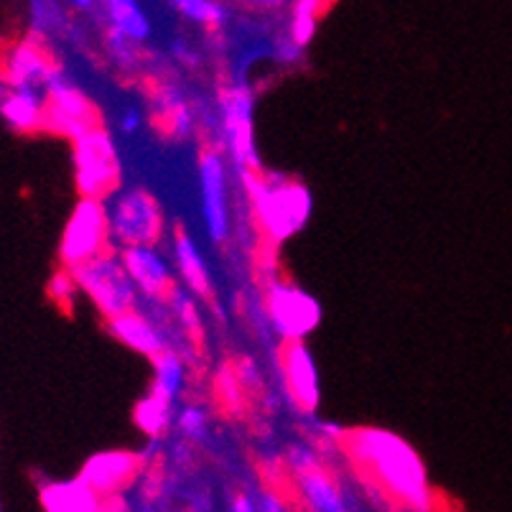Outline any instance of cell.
Wrapping results in <instances>:
<instances>
[{
  "mask_svg": "<svg viewBox=\"0 0 512 512\" xmlns=\"http://www.w3.org/2000/svg\"><path fill=\"white\" fill-rule=\"evenodd\" d=\"M342 446L355 467L390 500L416 512L431 510L434 492L428 484L426 467L406 439L385 428H355L347 431Z\"/></svg>",
  "mask_w": 512,
  "mask_h": 512,
  "instance_id": "cell-1",
  "label": "cell"
},
{
  "mask_svg": "<svg viewBox=\"0 0 512 512\" xmlns=\"http://www.w3.org/2000/svg\"><path fill=\"white\" fill-rule=\"evenodd\" d=\"M242 179L253 199L258 227L268 240L283 242L306 225L311 214V194L304 184L263 171L245 174Z\"/></svg>",
  "mask_w": 512,
  "mask_h": 512,
  "instance_id": "cell-2",
  "label": "cell"
},
{
  "mask_svg": "<svg viewBox=\"0 0 512 512\" xmlns=\"http://www.w3.org/2000/svg\"><path fill=\"white\" fill-rule=\"evenodd\" d=\"M74 181L82 199L107 202L123 189V161L110 130H90L74 141Z\"/></svg>",
  "mask_w": 512,
  "mask_h": 512,
  "instance_id": "cell-3",
  "label": "cell"
},
{
  "mask_svg": "<svg viewBox=\"0 0 512 512\" xmlns=\"http://www.w3.org/2000/svg\"><path fill=\"white\" fill-rule=\"evenodd\" d=\"M72 276L79 291L85 293L107 321L138 309V288L115 250H107L72 268Z\"/></svg>",
  "mask_w": 512,
  "mask_h": 512,
  "instance_id": "cell-4",
  "label": "cell"
},
{
  "mask_svg": "<svg viewBox=\"0 0 512 512\" xmlns=\"http://www.w3.org/2000/svg\"><path fill=\"white\" fill-rule=\"evenodd\" d=\"M105 207L110 242L120 250L156 245L164 235V209L146 189H138V186L120 189L115 197L107 199Z\"/></svg>",
  "mask_w": 512,
  "mask_h": 512,
  "instance_id": "cell-5",
  "label": "cell"
},
{
  "mask_svg": "<svg viewBox=\"0 0 512 512\" xmlns=\"http://www.w3.org/2000/svg\"><path fill=\"white\" fill-rule=\"evenodd\" d=\"M220 125L217 133L222 136L227 156L237 166L242 176L258 174L260 158L255 148V95L245 82H235L230 87L220 90Z\"/></svg>",
  "mask_w": 512,
  "mask_h": 512,
  "instance_id": "cell-6",
  "label": "cell"
},
{
  "mask_svg": "<svg viewBox=\"0 0 512 512\" xmlns=\"http://www.w3.org/2000/svg\"><path fill=\"white\" fill-rule=\"evenodd\" d=\"M265 309L276 337L286 342H304L321 319V306L304 288L288 281H271L265 286Z\"/></svg>",
  "mask_w": 512,
  "mask_h": 512,
  "instance_id": "cell-7",
  "label": "cell"
},
{
  "mask_svg": "<svg viewBox=\"0 0 512 512\" xmlns=\"http://www.w3.org/2000/svg\"><path fill=\"white\" fill-rule=\"evenodd\" d=\"M107 250H113V242H110L105 202L79 199L67 227H64L62 245H59L62 268L72 271L77 265L107 253Z\"/></svg>",
  "mask_w": 512,
  "mask_h": 512,
  "instance_id": "cell-8",
  "label": "cell"
},
{
  "mask_svg": "<svg viewBox=\"0 0 512 512\" xmlns=\"http://www.w3.org/2000/svg\"><path fill=\"white\" fill-rule=\"evenodd\" d=\"M44 128L72 141L100 128L97 105L64 72H59L46 90Z\"/></svg>",
  "mask_w": 512,
  "mask_h": 512,
  "instance_id": "cell-9",
  "label": "cell"
},
{
  "mask_svg": "<svg viewBox=\"0 0 512 512\" xmlns=\"http://www.w3.org/2000/svg\"><path fill=\"white\" fill-rule=\"evenodd\" d=\"M199 197H202V220L209 240L225 242L230 235L227 164L225 156L214 148H204L199 156Z\"/></svg>",
  "mask_w": 512,
  "mask_h": 512,
  "instance_id": "cell-10",
  "label": "cell"
},
{
  "mask_svg": "<svg viewBox=\"0 0 512 512\" xmlns=\"http://www.w3.org/2000/svg\"><path fill=\"white\" fill-rule=\"evenodd\" d=\"M143 472L141 454L133 451H102L95 454L79 472V482L90 487L100 500L115 497L136 482Z\"/></svg>",
  "mask_w": 512,
  "mask_h": 512,
  "instance_id": "cell-11",
  "label": "cell"
},
{
  "mask_svg": "<svg viewBox=\"0 0 512 512\" xmlns=\"http://www.w3.org/2000/svg\"><path fill=\"white\" fill-rule=\"evenodd\" d=\"M171 327H176V321L171 319L169 309H166L161 321H156L143 309L130 311V314H123L110 321V332H113L118 342H123L125 347L138 352V355L151 357V360H156L158 355H164L166 349H169Z\"/></svg>",
  "mask_w": 512,
  "mask_h": 512,
  "instance_id": "cell-12",
  "label": "cell"
},
{
  "mask_svg": "<svg viewBox=\"0 0 512 512\" xmlns=\"http://www.w3.org/2000/svg\"><path fill=\"white\" fill-rule=\"evenodd\" d=\"M281 367L286 377V390L291 400L299 406V411L314 413L319 408L321 388L319 370L311 349L306 342H286L281 347Z\"/></svg>",
  "mask_w": 512,
  "mask_h": 512,
  "instance_id": "cell-13",
  "label": "cell"
},
{
  "mask_svg": "<svg viewBox=\"0 0 512 512\" xmlns=\"http://www.w3.org/2000/svg\"><path fill=\"white\" fill-rule=\"evenodd\" d=\"M125 271L136 283L138 293L148 301H164L171 288L176 286L166 258L156 250V245H141V248L118 250Z\"/></svg>",
  "mask_w": 512,
  "mask_h": 512,
  "instance_id": "cell-14",
  "label": "cell"
},
{
  "mask_svg": "<svg viewBox=\"0 0 512 512\" xmlns=\"http://www.w3.org/2000/svg\"><path fill=\"white\" fill-rule=\"evenodd\" d=\"M3 72L16 87L36 92L46 100V90L62 69L46 54L44 46L36 44V41H23V44L13 46L8 62L3 64Z\"/></svg>",
  "mask_w": 512,
  "mask_h": 512,
  "instance_id": "cell-15",
  "label": "cell"
},
{
  "mask_svg": "<svg viewBox=\"0 0 512 512\" xmlns=\"http://www.w3.org/2000/svg\"><path fill=\"white\" fill-rule=\"evenodd\" d=\"M293 492L301 512H352L342 487L327 469L293 477Z\"/></svg>",
  "mask_w": 512,
  "mask_h": 512,
  "instance_id": "cell-16",
  "label": "cell"
},
{
  "mask_svg": "<svg viewBox=\"0 0 512 512\" xmlns=\"http://www.w3.org/2000/svg\"><path fill=\"white\" fill-rule=\"evenodd\" d=\"M174 258L176 271L181 276V286L199 299H212V278H209L207 260L202 248L197 245L189 232L179 230L174 237Z\"/></svg>",
  "mask_w": 512,
  "mask_h": 512,
  "instance_id": "cell-17",
  "label": "cell"
},
{
  "mask_svg": "<svg viewBox=\"0 0 512 512\" xmlns=\"http://www.w3.org/2000/svg\"><path fill=\"white\" fill-rule=\"evenodd\" d=\"M102 11H105L102 18H105L110 31H118L120 36L138 46L151 39L153 23L136 0H107V3H102Z\"/></svg>",
  "mask_w": 512,
  "mask_h": 512,
  "instance_id": "cell-18",
  "label": "cell"
},
{
  "mask_svg": "<svg viewBox=\"0 0 512 512\" xmlns=\"http://www.w3.org/2000/svg\"><path fill=\"white\" fill-rule=\"evenodd\" d=\"M153 97H156L158 120L169 128V133L179 138L194 136L197 120L192 115V107H189L186 97L174 85H158Z\"/></svg>",
  "mask_w": 512,
  "mask_h": 512,
  "instance_id": "cell-19",
  "label": "cell"
},
{
  "mask_svg": "<svg viewBox=\"0 0 512 512\" xmlns=\"http://www.w3.org/2000/svg\"><path fill=\"white\" fill-rule=\"evenodd\" d=\"M186 388V365L181 360L179 352L166 349L164 355H158L153 360V383L151 393L153 398L164 400L169 406H176V400L181 398Z\"/></svg>",
  "mask_w": 512,
  "mask_h": 512,
  "instance_id": "cell-20",
  "label": "cell"
},
{
  "mask_svg": "<svg viewBox=\"0 0 512 512\" xmlns=\"http://www.w3.org/2000/svg\"><path fill=\"white\" fill-rule=\"evenodd\" d=\"M46 510L49 512H97L100 510V497L85 487V484L72 482V484H57L51 487L44 495Z\"/></svg>",
  "mask_w": 512,
  "mask_h": 512,
  "instance_id": "cell-21",
  "label": "cell"
},
{
  "mask_svg": "<svg viewBox=\"0 0 512 512\" xmlns=\"http://www.w3.org/2000/svg\"><path fill=\"white\" fill-rule=\"evenodd\" d=\"M166 309H169L171 319L176 321V327L186 334V337H197L202 332V316L197 309V296L186 291L184 286L176 283L169 291V296L164 299Z\"/></svg>",
  "mask_w": 512,
  "mask_h": 512,
  "instance_id": "cell-22",
  "label": "cell"
},
{
  "mask_svg": "<svg viewBox=\"0 0 512 512\" xmlns=\"http://www.w3.org/2000/svg\"><path fill=\"white\" fill-rule=\"evenodd\" d=\"M174 416L176 408L164 403V400L153 398V395H146L136 408L138 428L146 436H151V439H161L171 428V423H174Z\"/></svg>",
  "mask_w": 512,
  "mask_h": 512,
  "instance_id": "cell-23",
  "label": "cell"
},
{
  "mask_svg": "<svg viewBox=\"0 0 512 512\" xmlns=\"http://www.w3.org/2000/svg\"><path fill=\"white\" fill-rule=\"evenodd\" d=\"M174 8L186 21L204 26V29H225L230 21V8L217 0H179L174 3Z\"/></svg>",
  "mask_w": 512,
  "mask_h": 512,
  "instance_id": "cell-24",
  "label": "cell"
},
{
  "mask_svg": "<svg viewBox=\"0 0 512 512\" xmlns=\"http://www.w3.org/2000/svg\"><path fill=\"white\" fill-rule=\"evenodd\" d=\"M283 467H286L293 477L316 472V469H324L319 446L311 444V441H293V444L286 446V454H283Z\"/></svg>",
  "mask_w": 512,
  "mask_h": 512,
  "instance_id": "cell-25",
  "label": "cell"
},
{
  "mask_svg": "<svg viewBox=\"0 0 512 512\" xmlns=\"http://www.w3.org/2000/svg\"><path fill=\"white\" fill-rule=\"evenodd\" d=\"M319 11H321L319 3H309V0H306V3H296V6H293V18H291V29H288V39L299 46V49H304V46L314 39L316 23H319V18H316L319 16Z\"/></svg>",
  "mask_w": 512,
  "mask_h": 512,
  "instance_id": "cell-26",
  "label": "cell"
},
{
  "mask_svg": "<svg viewBox=\"0 0 512 512\" xmlns=\"http://www.w3.org/2000/svg\"><path fill=\"white\" fill-rule=\"evenodd\" d=\"M174 426L186 441L199 444L209 434V416L202 406H181L174 416Z\"/></svg>",
  "mask_w": 512,
  "mask_h": 512,
  "instance_id": "cell-27",
  "label": "cell"
},
{
  "mask_svg": "<svg viewBox=\"0 0 512 512\" xmlns=\"http://www.w3.org/2000/svg\"><path fill=\"white\" fill-rule=\"evenodd\" d=\"M105 49H107V57L113 59L115 67L123 69V72H133V69L141 64V46L128 41L125 36H120L118 31L107 29Z\"/></svg>",
  "mask_w": 512,
  "mask_h": 512,
  "instance_id": "cell-28",
  "label": "cell"
},
{
  "mask_svg": "<svg viewBox=\"0 0 512 512\" xmlns=\"http://www.w3.org/2000/svg\"><path fill=\"white\" fill-rule=\"evenodd\" d=\"M230 370L232 375H235L237 385H240L245 393H258V390H263V372H260L258 362H255L253 357H240Z\"/></svg>",
  "mask_w": 512,
  "mask_h": 512,
  "instance_id": "cell-29",
  "label": "cell"
},
{
  "mask_svg": "<svg viewBox=\"0 0 512 512\" xmlns=\"http://www.w3.org/2000/svg\"><path fill=\"white\" fill-rule=\"evenodd\" d=\"M49 293H51V299L57 301L59 306H64V309H69L72 306V301L77 299V283H74V276L72 271H67V268H62L59 273H54L49 281Z\"/></svg>",
  "mask_w": 512,
  "mask_h": 512,
  "instance_id": "cell-30",
  "label": "cell"
},
{
  "mask_svg": "<svg viewBox=\"0 0 512 512\" xmlns=\"http://www.w3.org/2000/svg\"><path fill=\"white\" fill-rule=\"evenodd\" d=\"M217 388H220V398L225 406L230 408H242V400H245V390L237 385L235 375H232V370H225L220 375V383H217Z\"/></svg>",
  "mask_w": 512,
  "mask_h": 512,
  "instance_id": "cell-31",
  "label": "cell"
},
{
  "mask_svg": "<svg viewBox=\"0 0 512 512\" xmlns=\"http://www.w3.org/2000/svg\"><path fill=\"white\" fill-rule=\"evenodd\" d=\"M143 125V113L138 110V107H125L123 113L118 115V130L123 133V136H133V133H138Z\"/></svg>",
  "mask_w": 512,
  "mask_h": 512,
  "instance_id": "cell-32",
  "label": "cell"
},
{
  "mask_svg": "<svg viewBox=\"0 0 512 512\" xmlns=\"http://www.w3.org/2000/svg\"><path fill=\"white\" fill-rule=\"evenodd\" d=\"M255 502H258L260 512H288L286 500H283L281 492L276 490H263Z\"/></svg>",
  "mask_w": 512,
  "mask_h": 512,
  "instance_id": "cell-33",
  "label": "cell"
},
{
  "mask_svg": "<svg viewBox=\"0 0 512 512\" xmlns=\"http://www.w3.org/2000/svg\"><path fill=\"white\" fill-rule=\"evenodd\" d=\"M230 512H260L255 497H250L248 492H235L230 497Z\"/></svg>",
  "mask_w": 512,
  "mask_h": 512,
  "instance_id": "cell-34",
  "label": "cell"
},
{
  "mask_svg": "<svg viewBox=\"0 0 512 512\" xmlns=\"http://www.w3.org/2000/svg\"><path fill=\"white\" fill-rule=\"evenodd\" d=\"M174 54H176V59H179V62H184V64H197L199 62L197 51H194L189 44H184V41H174Z\"/></svg>",
  "mask_w": 512,
  "mask_h": 512,
  "instance_id": "cell-35",
  "label": "cell"
},
{
  "mask_svg": "<svg viewBox=\"0 0 512 512\" xmlns=\"http://www.w3.org/2000/svg\"><path fill=\"white\" fill-rule=\"evenodd\" d=\"M138 512H158L156 502H143L141 507H138Z\"/></svg>",
  "mask_w": 512,
  "mask_h": 512,
  "instance_id": "cell-36",
  "label": "cell"
}]
</instances>
